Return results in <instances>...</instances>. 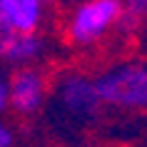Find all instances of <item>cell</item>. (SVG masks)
<instances>
[{
    "mask_svg": "<svg viewBox=\"0 0 147 147\" xmlns=\"http://www.w3.org/2000/svg\"><path fill=\"white\" fill-rule=\"evenodd\" d=\"M40 50H42V40L35 32H23V35H15L13 38L5 57L10 62H15V65H25V62L35 60L40 55Z\"/></svg>",
    "mask_w": 147,
    "mask_h": 147,
    "instance_id": "obj_6",
    "label": "cell"
},
{
    "mask_svg": "<svg viewBox=\"0 0 147 147\" xmlns=\"http://www.w3.org/2000/svg\"><path fill=\"white\" fill-rule=\"evenodd\" d=\"M10 145H13V135H10V130L5 125L0 122V147H10Z\"/></svg>",
    "mask_w": 147,
    "mask_h": 147,
    "instance_id": "obj_9",
    "label": "cell"
},
{
    "mask_svg": "<svg viewBox=\"0 0 147 147\" xmlns=\"http://www.w3.org/2000/svg\"><path fill=\"white\" fill-rule=\"evenodd\" d=\"M5 107H8V82L0 75V110H5Z\"/></svg>",
    "mask_w": 147,
    "mask_h": 147,
    "instance_id": "obj_10",
    "label": "cell"
},
{
    "mask_svg": "<svg viewBox=\"0 0 147 147\" xmlns=\"http://www.w3.org/2000/svg\"><path fill=\"white\" fill-rule=\"evenodd\" d=\"M100 102L125 110L147 107V62H125L95 80Z\"/></svg>",
    "mask_w": 147,
    "mask_h": 147,
    "instance_id": "obj_1",
    "label": "cell"
},
{
    "mask_svg": "<svg viewBox=\"0 0 147 147\" xmlns=\"http://www.w3.org/2000/svg\"><path fill=\"white\" fill-rule=\"evenodd\" d=\"M0 8L18 35L35 32L40 23V0H0Z\"/></svg>",
    "mask_w": 147,
    "mask_h": 147,
    "instance_id": "obj_5",
    "label": "cell"
},
{
    "mask_svg": "<svg viewBox=\"0 0 147 147\" xmlns=\"http://www.w3.org/2000/svg\"><path fill=\"white\" fill-rule=\"evenodd\" d=\"M122 3V18L130 25H137L140 20L147 18V0H120Z\"/></svg>",
    "mask_w": 147,
    "mask_h": 147,
    "instance_id": "obj_7",
    "label": "cell"
},
{
    "mask_svg": "<svg viewBox=\"0 0 147 147\" xmlns=\"http://www.w3.org/2000/svg\"><path fill=\"white\" fill-rule=\"evenodd\" d=\"M122 18V3L120 0H87L82 3L70 20V38L72 42L87 45L97 40L105 30H110Z\"/></svg>",
    "mask_w": 147,
    "mask_h": 147,
    "instance_id": "obj_3",
    "label": "cell"
},
{
    "mask_svg": "<svg viewBox=\"0 0 147 147\" xmlns=\"http://www.w3.org/2000/svg\"><path fill=\"white\" fill-rule=\"evenodd\" d=\"M55 110L65 117L70 125H82L92 122L100 110V97L95 90L92 80L82 75H67L60 80V85L55 90Z\"/></svg>",
    "mask_w": 147,
    "mask_h": 147,
    "instance_id": "obj_2",
    "label": "cell"
},
{
    "mask_svg": "<svg viewBox=\"0 0 147 147\" xmlns=\"http://www.w3.org/2000/svg\"><path fill=\"white\" fill-rule=\"evenodd\" d=\"M15 35L18 32L13 30V25L8 23V18H5V13L0 8V57H5V53H8V47H10V42H13Z\"/></svg>",
    "mask_w": 147,
    "mask_h": 147,
    "instance_id": "obj_8",
    "label": "cell"
},
{
    "mask_svg": "<svg viewBox=\"0 0 147 147\" xmlns=\"http://www.w3.org/2000/svg\"><path fill=\"white\" fill-rule=\"evenodd\" d=\"M42 100H45V82H42V75L38 70L23 67L10 78L8 105H13L18 112L30 115V112H35L42 105Z\"/></svg>",
    "mask_w": 147,
    "mask_h": 147,
    "instance_id": "obj_4",
    "label": "cell"
}]
</instances>
